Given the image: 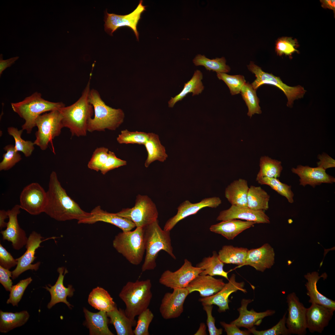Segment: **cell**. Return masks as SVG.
Returning <instances> with one entry per match:
<instances>
[{
  "label": "cell",
  "mask_w": 335,
  "mask_h": 335,
  "mask_svg": "<svg viewBox=\"0 0 335 335\" xmlns=\"http://www.w3.org/2000/svg\"><path fill=\"white\" fill-rule=\"evenodd\" d=\"M89 100L93 107L94 117L88 121V131H104L106 129L115 130L123 122L124 114L123 110L107 105L96 89H91Z\"/></svg>",
  "instance_id": "obj_4"
},
{
  "label": "cell",
  "mask_w": 335,
  "mask_h": 335,
  "mask_svg": "<svg viewBox=\"0 0 335 335\" xmlns=\"http://www.w3.org/2000/svg\"><path fill=\"white\" fill-rule=\"evenodd\" d=\"M327 277L325 273L319 276L317 271L308 273L305 275L304 277L307 280L305 285L306 294L310 298L309 303L319 304L335 310V301L320 293L317 288V284L319 280L321 278L325 279Z\"/></svg>",
  "instance_id": "obj_28"
},
{
  "label": "cell",
  "mask_w": 335,
  "mask_h": 335,
  "mask_svg": "<svg viewBox=\"0 0 335 335\" xmlns=\"http://www.w3.org/2000/svg\"><path fill=\"white\" fill-rule=\"evenodd\" d=\"M217 75L219 79L226 83L233 95L240 93L242 87L246 83L244 77L241 75H232L226 73H217Z\"/></svg>",
  "instance_id": "obj_46"
},
{
  "label": "cell",
  "mask_w": 335,
  "mask_h": 335,
  "mask_svg": "<svg viewBox=\"0 0 335 335\" xmlns=\"http://www.w3.org/2000/svg\"><path fill=\"white\" fill-rule=\"evenodd\" d=\"M321 6L324 8H328L335 11V1L333 0H320Z\"/></svg>",
  "instance_id": "obj_61"
},
{
  "label": "cell",
  "mask_w": 335,
  "mask_h": 335,
  "mask_svg": "<svg viewBox=\"0 0 335 335\" xmlns=\"http://www.w3.org/2000/svg\"><path fill=\"white\" fill-rule=\"evenodd\" d=\"M109 153L107 160L100 171L103 175L106 174L111 170L125 165L127 163L126 161L117 158L114 152L109 151Z\"/></svg>",
  "instance_id": "obj_53"
},
{
  "label": "cell",
  "mask_w": 335,
  "mask_h": 335,
  "mask_svg": "<svg viewBox=\"0 0 335 335\" xmlns=\"http://www.w3.org/2000/svg\"><path fill=\"white\" fill-rule=\"evenodd\" d=\"M143 0H140L136 8L130 13L124 15L114 13H109L107 10L105 11L104 21L105 30L111 36L118 28L128 27L134 32L138 41L139 33L137 30V25L141 19L142 13L146 10V6L142 4Z\"/></svg>",
  "instance_id": "obj_13"
},
{
  "label": "cell",
  "mask_w": 335,
  "mask_h": 335,
  "mask_svg": "<svg viewBox=\"0 0 335 335\" xmlns=\"http://www.w3.org/2000/svg\"><path fill=\"white\" fill-rule=\"evenodd\" d=\"M29 317L26 310L12 313L0 311V332L6 333L25 324Z\"/></svg>",
  "instance_id": "obj_36"
},
{
  "label": "cell",
  "mask_w": 335,
  "mask_h": 335,
  "mask_svg": "<svg viewBox=\"0 0 335 335\" xmlns=\"http://www.w3.org/2000/svg\"><path fill=\"white\" fill-rule=\"evenodd\" d=\"M256 224L252 221L230 219L212 225L210 226L209 230L212 232L221 234L228 240H232L243 231Z\"/></svg>",
  "instance_id": "obj_29"
},
{
  "label": "cell",
  "mask_w": 335,
  "mask_h": 335,
  "mask_svg": "<svg viewBox=\"0 0 335 335\" xmlns=\"http://www.w3.org/2000/svg\"><path fill=\"white\" fill-rule=\"evenodd\" d=\"M253 301V299H242L241 306L237 309L239 316L230 323L235 324L239 328L244 327L248 329L255 325H260L263 318L272 315L275 313V310H271L260 312H256L253 309L248 310L247 308L248 305Z\"/></svg>",
  "instance_id": "obj_24"
},
{
  "label": "cell",
  "mask_w": 335,
  "mask_h": 335,
  "mask_svg": "<svg viewBox=\"0 0 335 335\" xmlns=\"http://www.w3.org/2000/svg\"><path fill=\"white\" fill-rule=\"evenodd\" d=\"M17 261L0 244V266L3 267L10 269L17 265Z\"/></svg>",
  "instance_id": "obj_55"
},
{
  "label": "cell",
  "mask_w": 335,
  "mask_h": 335,
  "mask_svg": "<svg viewBox=\"0 0 335 335\" xmlns=\"http://www.w3.org/2000/svg\"><path fill=\"white\" fill-rule=\"evenodd\" d=\"M109 152L108 149L105 147L96 149L88 163V168L97 172L100 171L107 160Z\"/></svg>",
  "instance_id": "obj_47"
},
{
  "label": "cell",
  "mask_w": 335,
  "mask_h": 335,
  "mask_svg": "<svg viewBox=\"0 0 335 335\" xmlns=\"http://www.w3.org/2000/svg\"><path fill=\"white\" fill-rule=\"evenodd\" d=\"M224 263L219 258L217 252L214 251L211 257L204 258L200 262L197 264L196 266L200 268L202 270L200 275H209L212 276L219 275L228 280V272L224 270Z\"/></svg>",
  "instance_id": "obj_38"
},
{
  "label": "cell",
  "mask_w": 335,
  "mask_h": 335,
  "mask_svg": "<svg viewBox=\"0 0 335 335\" xmlns=\"http://www.w3.org/2000/svg\"><path fill=\"white\" fill-rule=\"evenodd\" d=\"M251 84L245 83L240 92L248 108V115L251 117L255 114H261V111L259 105V100Z\"/></svg>",
  "instance_id": "obj_42"
},
{
  "label": "cell",
  "mask_w": 335,
  "mask_h": 335,
  "mask_svg": "<svg viewBox=\"0 0 335 335\" xmlns=\"http://www.w3.org/2000/svg\"><path fill=\"white\" fill-rule=\"evenodd\" d=\"M59 274L58 279L55 284L51 286L48 284L44 287L48 291L51 295V299L47 305L48 309H50L56 304L63 302L66 304L70 309L73 306L67 300V297H71L75 291L71 285H68L67 288L65 287L63 284V281L65 275L68 273L67 270L63 267H60L57 269Z\"/></svg>",
  "instance_id": "obj_25"
},
{
  "label": "cell",
  "mask_w": 335,
  "mask_h": 335,
  "mask_svg": "<svg viewBox=\"0 0 335 335\" xmlns=\"http://www.w3.org/2000/svg\"><path fill=\"white\" fill-rule=\"evenodd\" d=\"M11 276L12 271L0 266V283L7 291L10 292L12 286Z\"/></svg>",
  "instance_id": "obj_56"
},
{
  "label": "cell",
  "mask_w": 335,
  "mask_h": 335,
  "mask_svg": "<svg viewBox=\"0 0 335 335\" xmlns=\"http://www.w3.org/2000/svg\"><path fill=\"white\" fill-rule=\"evenodd\" d=\"M220 324L224 328L227 335H249L251 333L248 330H241L235 324L231 323L228 324L221 321Z\"/></svg>",
  "instance_id": "obj_57"
},
{
  "label": "cell",
  "mask_w": 335,
  "mask_h": 335,
  "mask_svg": "<svg viewBox=\"0 0 335 335\" xmlns=\"http://www.w3.org/2000/svg\"><path fill=\"white\" fill-rule=\"evenodd\" d=\"M44 212L59 221L76 220L78 223L92 217L68 195L59 181L56 172L50 174Z\"/></svg>",
  "instance_id": "obj_1"
},
{
  "label": "cell",
  "mask_w": 335,
  "mask_h": 335,
  "mask_svg": "<svg viewBox=\"0 0 335 335\" xmlns=\"http://www.w3.org/2000/svg\"><path fill=\"white\" fill-rule=\"evenodd\" d=\"M23 130H18L16 128L12 127L7 129L8 134L12 136L15 140V148L18 152H22L26 157L30 156L34 149V142L31 141H25L23 139L21 135Z\"/></svg>",
  "instance_id": "obj_44"
},
{
  "label": "cell",
  "mask_w": 335,
  "mask_h": 335,
  "mask_svg": "<svg viewBox=\"0 0 335 335\" xmlns=\"http://www.w3.org/2000/svg\"><path fill=\"white\" fill-rule=\"evenodd\" d=\"M92 216L82 221L80 224H93L102 221L113 225L121 229L123 231H131L136 227L132 221L102 210L100 206L96 207L90 212Z\"/></svg>",
  "instance_id": "obj_26"
},
{
  "label": "cell",
  "mask_w": 335,
  "mask_h": 335,
  "mask_svg": "<svg viewBox=\"0 0 335 335\" xmlns=\"http://www.w3.org/2000/svg\"><path fill=\"white\" fill-rule=\"evenodd\" d=\"M4 150L6 152L3 154V159L0 163L1 171L10 169L21 159L20 155L16 150L13 145H7L4 148Z\"/></svg>",
  "instance_id": "obj_48"
},
{
  "label": "cell",
  "mask_w": 335,
  "mask_h": 335,
  "mask_svg": "<svg viewBox=\"0 0 335 335\" xmlns=\"http://www.w3.org/2000/svg\"><path fill=\"white\" fill-rule=\"evenodd\" d=\"M203 75L199 70L194 72L193 75L189 81L185 83L184 87L181 92L174 97H172L168 102V106L173 107L178 101L181 100L190 93H192V96L201 94L204 89L202 82Z\"/></svg>",
  "instance_id": "obj_35"
},
{
  "label": "cell",
  "mask_w": 335,
  "mask_h": 335,
  "mask_svg": "<svg viewBox=\"0 0 335 335\" xmlns=\"http://www.w3.org/2000/svg\"><path fill=\"white\" fill-rule=\"evenodd\" d=\"M32 281V278L29 277L20 280L16 284L12 286L7 303L11 304L13 306H17L25 289Z\"/></svg>",
  "instance_id": "obj_50"
},
{
  "label": "cell",
  "mask_w": 335,
  "mask_h": 335,
  "mask_svg": "<svg viewBox=\"0 0 335 335\" xmlns=\"http://www.w3.org/2000/svg\"><path fill=\"white\" fill-rule=\"evenodd\" d=\"M47 192L38 183L33 182L25 186L20 197V206L30 214L36 215L44 212L47 202Z\"/></svg>",
  "instance_id": "obj_12"
},
{
  "label": "cell",
  "mask_w": 335,
  "mask_h": 335,
  "mask_svg": "<svg viewBox=\"0 0 335 335\" xmlns=\"http://www.w3.org/2000/svg\"><path fill=\"white\" fill-rule=\"evenodd\" d=\"M250 71L255 74L256 78L251 84L255 90L263 84L271 85L278 87L283 92L288 99L287 105L291 107L294 101L302 98L306 91L302 86H288L284 83L280 78L263 71L261 68L251 61L248 66Z\"/></svg>",
  "instance_id": "obj_10"
},
{
  "label": "cell",
  "mask_w": 335,
  "mask_h": 335,
  "mask_svg": "<svg viewBox=\"0 0 335 335\" xmlns=\"http://www.w3.org/2000/svg\"><path fill=\"white\" fill-rule=\"evenodd\" d=\"M221 202L220 198L217 197L206 198L195 203H192L188 200H185L177 208L176 214L166 222L163 230L170 231L182 220L190 216L196 214L203 208H216L221 203Z\"/></svg>",
  "instance_id": "obj_16"
},
{
  "label": "cell",
  "mask_w": 335,
  "mask_h": 335,
  "mask_svg": "<svg viewBox=\"0 0 335 335\" xmlns=\"http://www.w3.org/2000/svg\"><path fill=\"white\" fill-rule=\"evenodd\" d=\"M287 312L285 313L279 322L271 328L258 331L255 327L248 329L255 335H290L286 324Z\"/></svg>",
  "instance_id": "obj_51"
},
{
  "label": "cell",
  "mask_w": 335,
  "mask_h": 335,
  "mask_svg": "<svg viewBox=\"0 0 335 335\" xmlns=\"http://www.w3.org/2000/svg\"><path fill=\"white\" fill-rule=\"evenodd\" d=\"M270 199V195L261 187L251 185L247 195L248 207L255 210H267Z\"/></svg>",
  "instance_id": "obj_39"
},
{
  "label": "cell",
  "mask_w": 335,
  "mask_h": 335,
  "mask_svg": "<svg viewBox=\"0 0 335 335\" xmlns=\"http://www.w3.org/2000/svg\"><path fill=\"white\" fill-rule=\"evenodd\" d=\"M193 62L196 66H203L206 70L217 73H228L230 70V67L226 65V60L223 57L210 59L204 55L198 54L194 58Z\"/></svg>",
  "instance_id": "obj_41"
},
{
  "label": "cell",
  "mask_w": 335,
  "mask_h": 335,
  "mask_svg": "<svg viewBox=\"0 0 335 335\" xmlns=\"http://www.w3.org/2000/svg\"><path fill=\"white\" fill-rule=\"evenodd\" d=\"M44 239L40 234L33 231L28 238L25 245L26 250L21 257L16 259L17 264L16 268L12 271L11 278L13 279L17 278L21 274L28 270L37 271L40 264L39 261L32 264L36 257L35 256V251L43 241L47 239Z\"/></svg>",
  "instance_id": "obj_15"
},
{
  "label": "cell",
  "mask_w": 335,
  "mask_h": 335,
  "mask_svg": "<svg viewBox=\"0 0 335 335\" xmlns=\"http://www.w3.org/2000/svg\"><path fill=\"white\" fill-rule=\"evenodd\" d=\"M248 250L246 248L224 245L219 251L218 257L224 264L236 265V268H239L246 262Z\"/></svg>",
  "instance_id": "obj_33"
},
{
  "label": "cell",
  "mask_w": 335,
  "mask_h": 335,
  "mask_svg": "<svg viewBox=\"0 0 335 335\" xmlns=\"http://www.w3.org/2000/svg\"><path fill=\"white\" fill-rule=\"evenodd\" d=\"M154 318V314L148 308L140 314L133 330L134 335H149V328Z\"/></svg>",
  "instance_id": "obj_49"
},
{
  "label": "cell",
  "mask_w": 335,
  "mask_h": 335,
  "mask_svg": "<svg viewBox=\"0 0 335 335\" xmlns=\"http://www.w3.org/2000/svg\"><path fill=\"white\" fill-rule=\"evenodd\" d=\"M90 76L79 99L73 104L58 109L62 116L64 127L69 129L72 136H86L88 121L94 114L93 107L89 100L91 74Z\"/></svg>",
  "instance_id": "obj_2"
},
{
  "label": "cell",
  "mask_w": 335,
  "mask_h": 335,
  "mask_svg": "<svg viewBox=\"0 0 335 335\" xmlns=\"http://www.w3.org/2000/svg\"><path fill=\"white\" fill-rule=\"evenodd\" d=\"M107 314L109 323L114 326L118 335H134L132 328L136 326V322L128 317L124 310L116 306Z\"/></svg>",
  "instance_id": "obj_32"
},
{
  "label": "cell",
  "mask_w": 335,
  "mask_h": 335,
  "mask_svg": "<svg viewBox=\"0 0 335 335\" xmlns=\"http://www.w3.org/2000/svg\"><path fill=\"white\" fill-rule=\"evenodd\" d=\"M203 309L206 311L207 316V324L210 335H221L222 333L223 329L217 328L215 325V319L212 315V305H205Z\"/></svg>",
  "instance_id": "obj_54"
},
{
  "label": "cell",
  "mask_w": 335,
  "mask_h": 335,
  "mask_svg": "<svg viewBox=\"0 0 335 335\" xmlns=\"http://www.w3.org/2000/svg\"><path fill=\"white\" fill-rule=\"evenodd\" d=\"M86 319L85 324L89 328L91 335H114L109 329V319L107 312L100 311L93 313L86 308H83Z\"/></svg>",
  "instance_id": "obj_30"
},
{
  "label": "cell",
  "mask_w": 335,
  "mask_h": 335,
  "mask_svg": "<svg viewBox=\"0 0 335 335\" xmlns=\"http://www.w3.org/2000/svg\"><path fill=\"white\" fill-rule=\"evenodd\" d=\"M88 301L95 309L106 312L114 310L117 306L108 292L99 287L93 289L90 292Z\"/></svg>",
  "instance_id": "obj_34"
},
{
  "label": "cell",
  "mask_w": 335,
  "mask_h": 335,
  "mask_svg": "<svg viewBox=\"0 0 335 335\" xmlns=\"http://www.w3.org/2000/svg\"><path fill=\"white\" fill-rule=\"evenodd\" d=\"M240 219L252 221L256 224L270 223L268 216L262 210H255L248 207L231 205L228 209L220 212L217 220L223 221Z\"/></svg>",
  "instance_id": "obj_21"
},
{
  "label": "cell",
  "mask_w": 335,
  "mask_h": 335,
  "mask_svg": "<svg viewBox=\"0 0 335 335\" xmlns=\"http://www.w3.org/2000/svg\"><path fill=\"white\" fill-rule=\"evenodd\" d=\"M13 111L25 120L22 129L30 134L35 126L37 118L43 113L50 111L65 106L62 102H54L43 98L41 93L36 92L23 100L11 103Z\"/></svg>",
  "instance_id": "obj_6"
},
{
  "label": "cell",
  "mask_w": 335,
  "mask_h": 335,
  "mask_svg": "<svg viewBox=\"0 0 335 335\" xmlns=\"http://www.w3.org/2000/svg\"><path fill=\"white\" fill-rule=\"evenodd\" d=\"M149 136V133L141 132H130L127 129L122 131L117 138L120 144L145 145Z\"/></svg>",
  "instance_id": "obj_45"
},
{
  "label": "cell",
  "mask_w": 335,
  "mask_h": 335,
  "mask_svg": "<svg viewBox=\"0 0 335 335\" xmlns=\"http://www.w3.org/2000/svg\"><path fill=\"white\" fill-rule=\"evenodd\" d=\"M62 118L58 109L39 115L35 121L38 131L35 134L34 145L42 150L47 149L49 143L60 134L61 129L64 127Z\"/></svg>",
  "instance_id": "obj_8"
},
{
  "label": "cell",
  "mask_w": 335,
  "mask_h": 335,
  "mask_svg": "<svg viewBox=\"0 0 335 335\" xmlns=\"http://www.w3.org/2000/svg\"><path fill=\"white\" fill-rule=\"evenodd\" d=\"M245 283L242 281L238 282L236 281L235 275L232 274L228 280V282L219 291L210 296L200 298L199 301L203 306L205 305H217L218 311L222 312L229 309V297L232 293L240 290L244 293L247 291L244 288Z\"/></svg>",
  "instance_id": "obj_18"
},
{
  "label": "cell",
  "mask_w": 335,
  "mask_h": 335,
  "mask_svg": "<svg viewBox=\"0 0 335 335\" xmlns=\"http://www.w3.org/2000/svg\"><path fill=\"white\" fill-rule=\"evenodd\" d=\"M194 335H207L206 332V326L205 324L203 323H201L199 327L197 332L194 334Z\"/></svg>",
  "instance_id": "obj_62"
},
{
  "label": "cell",
  "mask_w": 335,
  "mask_h": 335,
  "mask_svg": "<svg viewBox=\"0 0 335 335\" xmlns=\"http://www.w3.org/2000/svg\"><path fill=\"white\" fill-rule=\"evenodd\" d=\"M259 165L260 169L257 175L256 181L264 177L278 178L283 170L281 161L267 156L261 157Z\"/></svg>",
  "instance_id": "obj_40"
},
{
  "label": "cell",
  "mask_w": 335,
  "mask_h": 335,
  "mask_svg": "<svg viewBox=\"0 0 335 335\" xmlns=\"http://www.w3.org/2000/svg\"><path fill=\"white\" fill-rule=\"evenodd\" d=\"M291 171L298 176L300 185L304 187L309 185L314 188L322 183L333 184L335 182L333 176L328 174L326 170L318 166L312 168L299 165L296 168H292Z\"/></svg>",
  "instance_id": "obj_22"
},
{
  "label": "cell",
  "mask_w": 335,
  "mask_h": 335,
  "mask_svg": "<svg viewBox=\"0 0 335 335\" xmlns=\"http://www.w3.org/2000/svg\"><path fill=\"white\" fill-rule=\"evenodd\" d=\"M20 208V205L16 204L7 210L9 220L6 229L0 232L3 239L11 242L13 248L16 250L25 245L28 239L25 231L20 228L18 222L17 216Z\"/></svg>",
  "instance_id": "obj_19"
},
{
  "label": "cell",
  "mask_w": 335,
  "mask_h": 335,
  "mask_svg": "<svg viewBox=\"0 0 335 335\" xmlns=\"http://www.w3.org/2000/svg\"><path fill=\"white\" fill-rule=\"evenodd\" d=\"M222 279H216L209 275H199L186 287L190 293L199 292L202 297L212 295L221 290L225 284Z\"/></svg>",
  "instance_id": "obj_27"
},
{
  "label": "cell",
  "mask_w": 335,
  "mask_h": 335,
  "mask_svg": "<svg viewBox=\"0 0 335 335\" xmlns=\"http://www.w3.org/2000/svg\"><path fill=\"white\" fill-rule=\"evenodd\" d=\"M173 289L172 293L168 292L164 294L160 306V312L165 319L180 316L183 311L185 300L190 294L187 288Z\"/></svg>",
  "instance_id": "obj_17"
},
{
  "label": "cell",
  "mask_w": 335,
  "mask_h": 335,
  "mask_svg": "<svg viewBox=\"0 0 335 335\" xmlns=\"http://www.w3.org/2000/svg\"><path fill=\"white\" fill-rule=\"evenodd\" d=\"M150 279L128 281L123 286L119 296L125 305L124 311L130 319L135 320L136 316L148 308L152 297Z\"/></svg>",
  "instance_id": "obj_5"
},
{
  "label": "cell",
  "mask_w": 335,
  "mask_h": 335,
  "mask_svg": "<svg viewBox=\"0 0 335 335\" xmlns=\"http://www.w3.org/2000/svg\"><path fill=\"white\" fill-rule=\"evenodd\" d=\"M318 158L319 161L317 163V166L324 169L335 167V160L325 153L319 154Z\"/></svg>",
  "instance_id": "obj_58"
},
{
  "label": "cell",
  "mask_w": 335,
  "mask_h": 335,
  "mask_svg": "<svg viewBox=\"0 0 335 335\" xmlns=\"http://www.w3.org/2000/svg\"><path fill=\"white\" fill-rule=\"evenodd\" d=\"M115 213L132 221L136 227L142 228L157 220L159 215L156 206L151 199L147 195L139 194L136 197L133 207L123 209Z\"/></svg>",
  "instance_id": "obj_9"
},
{
  "label": "cell",
  "mask_w": 335,
  "mask_h": 335,
  "mask_svg": "<svg viewBox=\"0 0 335 335\" xmlns=\"http://www.w3.org/2000/svg\"><path fill=\"white\" fill-rule=\"evenodd\" d=\"M288 314L286 326L290 334L305 335L307 333L306 315V308L294 292L286 297Z\"/></svg>",
  "instance_id": "obj_14"
},
{
  "label": "cell",
  "mask_w": 335,
  "mask_h": 335,
  "mask_svg": "<svg viewBox=\"0 0 335 335\" xmlns=\"http://www.w3.org/2000/svg\"><path fill=\"white\" fill-rule=\"evenodd\" d=\"M143 229L146 254L141 268L142 272L155 268L156 259L161 250L166 252L173 259H176L173 252L170 231L162 229L158 219Z\"/></svg>",
  "instance_id": "obj_3"
},
{
  "label": "cell",
  "mask_w": 335,
  "mask_h": 335,
  "mask_svg": "<svg viewBox=\"0 0 335 335\" xmlns=\"http://www.w3.org/2000/svg\"><path fill=\"white\" fill-rule=\"evenodd\" d=\"M275 260L273 248L269 244L266 243L259 248L248 250L243 266L248 265L258 271L263 272L273 266Z\"/></svg>",
  "instance_id": "obj_23"
},
{
  "label": "cell",
  "mask_w": 335,
  "mask_h": 335,
  "mask_svg": "<svg viewBox=\"0 0 335 335\" xmlns=\"http://www.w3.org/2000/svg\"><path fill=\"white\" fill-rule=\"evenodd\" d=\"M297 41L292 38L282 37L277 39L275 44V51L279 56L285 54L291 56L295 52H298L296 49Z\"/></svg>",
  "instance_id": "obj_52"
},
{
  "label": "cell",
  "mask_w": 335,
  "mask_h": 335,
  "mask_svg": "<svg viewBox=\"0 0 335 335\" xmlns=\"http://www.w3.org/2000/svg\"><path fill=\"white\" fill-rule=\"evenodd\" d=\"M202 271L200 268L193 266L191 262L185 259L183 265L177 270L165 271L159 282L161 284L172 289L185 288Z\"/></svg>",
  "instance_id": "obj_11"
},
{
  "label": "cell",
  "mask_w": 335,
  "mask_h": 335,
  "mask_svg": "<svg viewBox=\"0 0 335 335\" xmlns=\"http://www.w3.org/2000/svg\"><path fill=\"white\" fill-rule=\"evenodd\" d=\"M8 218V213L7 211L4 210H0V228L2 229L3 228L6 227L7 223L5 222L6 219Z\"/></svg>",
  "instance_id": "obj_60"
},
{
  "label": "cell",
  "mask_w": 335,
  "mask_h": 335,
  "mask_svg": "<svg viewBox=\"0 0 335 335\" xmlns=\"http://www.w3.org/2000/svg\"><path fill=\"white\" fill-rule=\"evenodd\" d=\"M113 245L130 263L135 265L140 264L145 252L143 228L136 227L133 231L119 233L115 236Z\"/></svg>",
  "instance_id": "obj_7"
},
{
  "label": "cell",
  "mask_w": 335,
  "mask_h": 335,
  "mask_svg": "<svg viewBox=\"0 0 335 335\" xmlns=\"http://www.w3.org/2000/svg\"><path fill=\"white\" fill-rule=\"evenodd\" d=\"M19 58V56H16L5 60L3 59L2 55L1 54L0 56V75L1 76L3 72L6 69L11 66Z\"/></svg>",
  "instance_id": "obj_59"
},
{
  "label": "cell",
  "mask_w": 335,
  "mask_h": 335,
  "mask_svg": "<svg viewBox=\"0 0 335 335\" xmlns=\"http://www.w3.org/2000/svg\"><path fill=\"white\" fill-rule=\"evenodd\" d=\"M257 181L261 185H269L279 194L285 197L289 203H293L294 194L291 185L281 182L277 178L264 177Z\"/></svg>",
  "instance_id": "obj_43"
},
{
  "label": "cell",
  "mask_w": 335,
  "mask_h": 335,
  "mask_svg": "<svg viewBox=\"0 0 335 335\" xmlns=\"http://www.w3.org/2000/svg\"><path fill=\"white\" fill-rule=\"evenodd\" d=\"M306 309V325L311 333H322L328 324L335 310L313 303Z\"/></svg>",
  "instance_id": "obj_20"
},
{
  "label": "cell",
  "mask_w": 335,
  "mask_h": 335,
  "mask_svg": "<svg viewBox=\"0 0 335 335\" xmlns=\"http://www.w3.org/2000/svg\"><path fill=\"white\" fill-rule=\"evenodd\" d=\"M249 188L246 180L239 179L233 181L226 187L225 196L231 205L248 207L247 198Z\"/></svg>",
  "instance_id": "obj_31"
},
{
  "label": "cell",
  "mask_w": 335,
  "mask_h": 335,
  "mask_svg": "<svg viewBox=\"0 0 335 335\" xmlns=\"http://www.w3.org/2000/svg\"><path fill=\"white\" fill-rule=\"evenodd\" d=\"M144 145L148 153V156L145 163V167H148L155 160L163 162L166 159L168 155L157 134L149 133V138Z\"/></svg>",
  "instance_id": "obj_37"
}]
</instances>
